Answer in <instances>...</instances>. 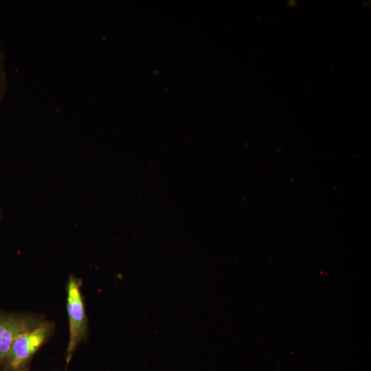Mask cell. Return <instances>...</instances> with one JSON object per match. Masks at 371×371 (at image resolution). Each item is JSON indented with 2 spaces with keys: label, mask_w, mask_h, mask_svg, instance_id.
Here are the masks:
<instances>
[{
  "label": "cell",
  "mask_w": 371,
  "mask_h": 371,
  "mask_svg": "<svg viewBox=\"0 0 371 371\" xmlns=\"http://www.w3.org/2000/svg\"><path fill=\"white\" fill-rule=\"evenodd\" d=\"M81 284L82 281L80 279L74 276H69L67 286V310L69 326L67 362L69 361L76 347L85 339L88 330Z\"/></svg>",
  "instance_id": "obj_2"
},
{
  "label": "cell",
  "mask_w": 371,
  "mask_h": 371,
  "mask_svg": "<svg viewBox=\"0 0 371 371\" xmlns=\"http://www.w3.org/2000/svg\"><path fill=\"white\" fill-rule=\"evenodd\" d=\"M52 330L53 324L42 320L33 329L18 336L3 361L4 370L25 371L32 356L49 339Z\"/></svg>",
  "instance_id": "obj_1"
},
{
  "label": "cell",
  "mask_w": 371,
  "mask_h": 371,
  "mask_svg": "<svg viewBox=\"0 0 371 371\" xmlns=\"http://www.w3.org/2000/svg\"><path fill=\"white\" fill-rule=\"evenodd\" d=\"M0 371H5V370H0Z\"/></svg>",
  "instance_id": "obj_5"
},
{
  "label": "cell",
  "mask_w": 371,
  "mask_h": 371,
  "mask_svg": "<svg viewBox=\"0 0 371 371\" xmlns=\"http://www.w3.org/2000/svg\"><path fill=\"white\" fill-rule=\"evenodd\" d=\"M3 210L0 204V223L3 218Z\"/></svg>",
  "instance_id": "obj_4"
},
{
  "label": "cell",
  "mask_w": 371,
  "mask_h": 371,
  "mask_svg": "<svg viewBox=\"0 0 371 371\" xmlns=\"http://www.w3.org/2000/svg\"><path fill=\"white\" fill-rule=\"evenodd\" d=\"M41 321L31 315H0V366L14 340L21 334L33 329Z\"/></svg>",
  "instance_id": "obj_3"
}]
</instances>
